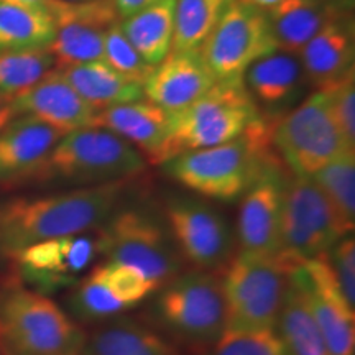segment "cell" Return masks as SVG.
Here are the masks:
<instances>
[{"mask_svg":"<svg viewBox=\"0 0 355 355\" xmlns=\"http://www.w3.org/2000/svg\"><path fill=\"white\" fill-rule=\"evenodd\" d=\"M128 181L81 186L0 204V257L12 259L33 243L99 229L115 212Z\"/></svg>","mask_w":355,"mask_h":355,"instance_id":"6da1fadb","label":"cell"},{"mask_svg":"<svg viewBox=\"0 0 355 355\" xmlns=\"http://www.w3.org/2000/svg\"><path fill=\"white\" fill-rule=\"evenodd\" d=\"M270 145L272 127L260 117L239 139L178 155L165 162V170L199 196L230 202L242 198L266 168L277 163Z\"/></svg>","mask_w":355,"mask_h":355,"instance_id":"7a4b0ae2","label":"cell"},{"mask_svg":"<svg viewBox=\"0 0 355 355\" xmlns=\"http://www.w3.org/2000/svg\"><path fill=\"white\" fill-rule=\"evenodd\" d=\"M86 332L46 295L25 285L0 291V355H79Z\"/></svg>","mask_w":355,"mask_h":355,"instance_id":"3957f363","label":"cell"},{"mask_svg":"<svg viewBox=\"0 0 355 355\" xmlns=\"http://www.w3.org/2000/svg\"><path fill=\"white\" fill-rule=\"evenodd\" d=\"M159 290L153 319L178 343L198 350L209 349L227 329L220 275L183 270Z\"/></svg>","mask_w":355,"mask_h":355,"instance_id":"277c9868","label":"cell"},{"mask_svg":"<svg viewBox=\"0 0 355 355\" xmlns=\"http://www.w3.org/2000/svg\"><path fill=\"white\" fill-rule=\"evenodd\" d=\"M260 117L243 81H217L188 107L171 114L162 163L239 139Z\"/></svg>","mask_w":355,"mask_h":355,"instance_id":"5b68a950","label":"cell"},{"mask_svg":"<svg viewBox=\"0 0 355 355\" xmlns=\"http://www.w3.org/2000/svg\"><path fill=\"white\" fill-rule=\"evenodd\" d=\"M145 166L144 155L128 141L104 128L86 127L61 137L38 180L97 186L130 181Z\"/></svg>","mask_w":355,"mask_h":355,"instance_id":"8992f818","label":"cell"},{"mask_svg":"<svg viewBox=\"0 0 355 355\" xmlns=\"http://www.w3.org/2000/svg\"><path fill=\"white\" fill-rule=\"evenodd\" d=\"M293 265L239 252L220 273L230 331H275Z\"/></svg>","mask_w":355,"mask_h":355,"instance_id":"52a82bcc","label":"cell"},{"mask_svg":"<svg viewBox=\"0 0 355 355\" xmlns=\"http://www.w3.org/2000/svg\"><path fill=\"white\" fill-rule=\"evenodd\" d=\"M347 234L352 230L345 227L313 178L295 175L285 180L279 259L290 265L318 259Z\"/></svg>","mask_w":355,"mask_h":355,"instance_id":"ba28073f","label":"cell"},{"mask_svg":"<svg viewBox=\"0 0 355 355\" xmlns=\"http://www.w3.org/2000/svg\"><path fill=\"white\" fill-rule=\"evenodd\" d=\"M272 144L296 176L311 178L350 150L324 91L306 97L272 127Z\"/></svg>","mask_w":355,"mask_h":355,"instance_id":"9c48e42d","label":"cell"},{"mask_svg":"<svg viewBox=\"0 0 355 355\" xmlns=\"http://www.w3.org/2000/svg\"><path fill=\"white\" fill-rule=\"evenodd\" d=\"M102 257L130 265L152 279L158 290L183 272L184 261L170 230L140 209L114 212L99 227Z\"/></svg>","mask_w":355,"mask_h":355,"instance_id":"30bf717a","label":"cell"},{"mask_svg":"<svg viewBox=\"0 0 355 355\" xmlns=\"http://www.w3.org/2000/svg\"><path fill=\"white\" fill-rule=\"evenodd\" d=\"M275 48L266 12L232 0L199 53L217 81H242L248 66Z\"/></svg>","mask_w":355,"mask_h":355,"instance_id":"8fae6325","label":"cell"},{"mask_svg":"<svg viewBox=\"0 0 355 355\" xmlns=\"http://www.w3.org/2000/svg\"><path fill=\"white\" fill-rule=\"evenodd\" d=\"M168 230L181 259L196 270L220 275L235 255L227 219L196 198H173L165 207Z\"/></svg>","mask_w":355,"mask_h":355,"instance_id":"7c38bea8","label":"cell"},{"mask_svg":"<svg viewBox=\"0 0 355 355\" xmlns=\"http://www.w3.org/2000/svg\"><path fill=\"white\" fill-rule=\"evenodd\" d=\"M101 254V235L96 229L33 243L10 260L26 288L48 296L76 285Z\"/></svg>","mask_w":355,"mask_h":355,"instance_id":"4fadbf2b","label":"cell"},{"mask_svg":"<svg viewBox=\"0 0 355 355\" xmlns=\"http://www.w3.org/2000/svg\"><path fill=\"white\" fill-rule=\"evenodd\" d=\"M48 13L56 26L55 38L48 46L55 58V68L102 61L105 32L119 24L112 0H53Z\"/></svg>","mask_w":355,"mask_h":355,"instance_id":"5bb4252c","label":"cell"},{"mask_svg":"<svg viewBox=\"0 0 355 355\" xmlns=\"http://www.w3.org/2000/svg\"><path fill=\"white\" fill-rule=\"evenodd\" d=\"M290 277L300 286L332 355H355V308L337 285L326 255L293 265Z\"/></svg>","mask_w":355,"mask_h":355,"instance_id":"9a60e30c","label":"cell"},{"mask_svg":"<svg viewBox=\"0 0 355 355\" xmlns=\"http://www.w3.org/2000/svg\"><path fill=\"white\" fill-rule=\"evenodd\" d=\"M283 184L282 166L275 163L243 194L235 232L239 252L261 257L279 254Z\"/></svg>","mask_w":355,"mask_h":355,"instance_id":"2e32d148","label":"cell"},{"mask_svg":"<svg viewBox=\"0 0 355 355\" xmlns=\"http://www.w3.org/2000/svg\"><path fill=\"white\" fill-rule=\"evenodd\" d=\"M242 81L265 121L290 112L309 86L300 56L279 48L248 66Z\"/></svg>","mask_w":355,"mask_h":355,"instance_id":"e0dca14e","label":"cell"},{"mask_svg":"<svg viewBox=\"0 0 355 355\" xmlns=\"http://www.w3.org/2000/svg\"><path fill=\"white\" fill-rule=\"evenodd\" d=\"M349 12L337 8L298 55L306 79L318 91H326L355 69L354 21Z\"/></svg>","mask_w":355,"mask_h":355,"instance_id":"ac0fdd59","label":"cell"},{"mask_svg":"<svg viewBox=\"0 0 355 355\" xmlns=\"http://www.w3.org/2000/svg\"><path fill=\"white\" fill-rule=\"evenodd\" d=\"M12 110L15 117H33L63 135L92 127L97 114L56 68L32 89L12 99Z\"/></svg>","mask_w":355,"mask_h":355,"instance_id":"d6986e66","label":"cell"},{"mask_svg":"<svg viewBox=\"0 0 355 355\" xmlns=\"http://www.w3.org/2000/svg\"><path fill=\"white\" fill-rule=\"evenodd\" d=\"M63 133L33 117H15L0 130V186L38 180Z\"/></svg>","mask_w":355,"mask_h":355,"instance_id":"ffe728a7","label":"cell"},{"mask_svg":"<svg viewBox=\"0 0 355 355\" xmlns=\"http://www.w3.org/2000/svg\"><path fill=\"white\" fill-rule=\"evenodd\" d=\"M217 83L199 51H171L144 84V94L168 112L188 107Z\"/></svg>","mask_w":355,"mask_h":355,"instance_id":"44dd1931","label":"cell"},{"mask_svg":"<svg viewBox=\"0 0 355 355\" xmlns=\"http://www.w3.org/2000/svg\"><path fill=\"white\" fill-rule=\"evenodd\" d=\"M170 125L171 112L145 99L97 110L92 123L128 141L153 163H162Z\"/></svg>","mask_w":355,"mask_h":355,"instance_id":"7402d4cb","label":"cell"},{"mask_svg":"<svg viewBox=\"0 0 355 355\" xmlns=\"http://www.w3.org/2000/svg\"><path fill=\"white\" fill-rule=\"evenodd\" d=\"M79 355H181L162 332L125 314L97 324Z\"/></svg>","mask_w":355,"mask_h":355,"instance_id":"603a6c76","label":"cell"},{"mask_svg":"<svg viewBox=\"0 0 355 355\" xmlns=\"http://www.w3.org/2000/svg\"><path fill=\"white\" fill-rule=\"evenodd\" d=\"M337 8L332 0H282L266 10L275 43L279 50L300 55Z\"/></svg>","mask_w":355,"mask_h":355,"instance_id":"cb8c5ba5","label":"cell"},{"mask_svg":"<svg viewBox=\"0 0 355 355\" xmlns=\"http://www.w3.org/2000/svg\"><path fill=\"white\" fill-rule=\"evenodd\" d=\"M58 69V68H56ZM61 76L96 110L145 99L144 86L123 78L104 61L60 68Z\"/></svg>","mask_w":355,"mask_h":355,"instance_id":"d4e9b609","label":"cell"},{"mask_svg":"<svg viewBox=\"0 0 355 355\" xmlns=\"http://www.w3.org/2000/svg\"><path fill=\"white\" fill-rule=\"evenodd\" d=\"M119 26L146 63L158 66L171 53L175 0H157L140 12L119 20Z\"/></svg>","mask_w":355,"mask_h":355,"instance_id":"484cf974","label":"cell"},{"mask_svg":"<svg viewBox=\"0 0 355 355\" xmlns=\"http://www.w3.org/2000/svg\"><path fill=\"white\" fill-rule=\"evenodd\" d=\"M56 26L43 8L0 3V55L48 48Z\"/></svg>","mask_w":355,"mask_h":355,"instance_id":"4316f807","label":"cell"},{"mask_svg":"<svg viewBox=\"0 0 355 355\" xmlns=\"http://www.w3.org/2000/svg\"><path fill=\"white\" fill-rule=\"evenodd\" d=\"M277 329L291 355H332L290 272Z\"/></svg>","mask_w":355,"mask_h":355,"instance_id":"83f0119b","label":"cell"},{"mask_svg":"<svg viewBox=\"0 0 355 355\" xmlns=\"http://www.w3.org/2000/svg\"><path fill=\"white\" fill-rule=\"evenodd\" d=\"M232 0H175L171 51H199Z\"/></svg>","mask_w":355,"mask_h":355,"instance_id":"f1b7e54d","label":"cell"},{"mask_svg":"<svg viewBox=\"0 0 355 355\" xmlns=\"http://www.w3.org/2000/svg\"><path fill=\"white\" fill-rule=\"evenodd\" d=\"M68 309L84 324H101L125 314L128 308L110 290L99 266L94 265L86 277L71 288Z\"/></svg>","mask_w":355,"mask_h":355,"instance_id":"f546056e","label":"cell"},{"mask_svg":"<svg viewBox=\"0 0 355 355\" xmlns=\"http://www.w3.org/2000/svg\"><path fill=\"white\" fill-rule=\"evenodd\" d=\"M55 69V58L48 48L12 51L0 55V96L15 99L32 89Z\"/></svg>","mask_w":355,"mask_h":355,"instance_id":"4dcf8cb0","label":"cell"},{"mask_svg":"<svg viewBox=\"0 0 355 355\" xmlns=\"http://www.w3.org/2000/svg\"><path fill=\"white\" fill-rule=\"evenodd\" d=\"M349 230L355 224V152H345L311 176Z\"/></svg>","mask_w":355,"mask_h":355,"instance_id":"1f68e13d","label":"cell"},{"mask_svg":"<svg viewBox=\"0 0 355 355\" xmlns=\"http://www.w3.org/2000/svg\"><path fill=\"white\" fill-rule=\"evenodd\" d=\"M102 61L109 68L122 74L123 78L130 79L133 83H139L141 86L155 69V66L146 63L144 58L139 55V51L133 48V44L128 42L119 24L110 26L105 32Z\"/></svg>","mask_w":355,"mask_h":355,"instance_id":"d6a6232c","label":"cell"},{"mask_svg":"<svg viewBox=\"0 0 355 355\" xmlns=\"http://www.w3.org/2000/svg\"><path fill=\"white\" fill-rule=\"evenodd\" d=\"M209 355H291L275 331H230L209 347Z\"/></svg>","mask_w":355,"mask_h":355,"instance_id":"836d02e7","label":"cell"},{"mask_svg":"<svg viewBox=\"0 0 355 355\" xmlns=\"http://www.w3.org/2000/svg\"><path fill=\"white\" fill-rule=\"evenodd\" d=\"M97 266L110 290L128 309L139 306L141 301L158 290L152 279L146 278L144 273L130 265L105 260L104 263H97Z\"/></svg>","mask_w":355,"mask_h":355,"instance_id":"e575fe53","label":"cell"},{"mask_svg":"<svg viewBox=\"0 0 355 355\" xmlns=\"http://www.w3.org/2000/svg\"><path fill=\"white\" fill-rule=\"evenodd\" d=\"M324 92L345 144L350 150H355V73H350Z\"/></svg>","mask_w":355,"mask_h":355,"instance_id":"d590c367","label":"cell"},{"mask_svg":"<svg viewBox=\"0 0 355 355\" xmlns=\"http://www.w3.org/2000/svg\"><path fill=\"white\" fill-rule=\"evenodd\" d=\"M345 301L355 308V239L347 234L326 254Z\"/></svg>","mask_w":355,"mask_h":355,"instance_id":"8d00e7d4","label":"cell"},{"mask_svg":"<svg viewBox=\"0 0 355 355\" xmlns=\"http://www.w3.org/2000/svg\"><path fill=\"white\" fill-rule=\"evenodd\" d=\"M157 0H112L115 12H117L119 20L125 19L128 15L140 12L141 8L152 6Z\"/></svg>","mask_w":355,"mask_h":355,"instance_id":"74e56055","label":"cell"},{"mask_svg":"<svg viewBox=\"0 0 355 355\" xmlns=\"http://www.w3.org/2000/svg\"><path fill=\"white\" fill-rule=\"evenodd\" d=\"M13 119H15V115H13L12 110V101L0 96V130H2L3 127H7Z\"/></svg>","mask_w":355,"mask_h":355,"instance_id":"f35d334b","label":"cell"},{"mask_svg":"<svg viewBox=\"0 0 355 355\" xmlns=\"http://www.w3.org/2000/svg\"><path fill=\"white\" fill-rule=\"evenodd\" d=\"M53 0H0V3H13V6H24V7H35L43 8L48 12Z\"/></svg>","mask_w":355,"mask_h":355,"instance_id":"ab89813d","label":"cell"},{"mask_svg":"<svg viewBox=\"0 0 355 355\" xmlns=\"http://www.w3.org/2000/svg\"><path fill=\"white\" fill-rule=\"evenodd\" d=\"M237 2H242V3H247V6H252V7H257L260 8V10H270V8H273L275 6H278L282 0H237Z\"/></svg>","mask_w":355,"mask_h":355,"instance_id":"60d3db41","label":"cell"},{"mask_svg":"<svg viewBox=\"0 0 355 355\" xmlns=\"http://www.w3.org/2000/svg\"><path fill=\"white\" fill-rule=\"evenodd\" d=\"M339 8H344V10H350L352 8L354 0H332Z\"/></svg>","mask_w":355,"mask_h":355,"instance_id":"b9f144b4","label":"cell"},{"mask_svg":"<svg viewBox=\"0 0 355 355\" xmlns=\"http://www.w3.org/2000/svg\"><path fill=\"white\" fill-rule=\"evenodd\" d=\"M64 2H91V0H64Z\"/></svg>","mask_w":355,"mask_h":355,"instance_id":"7bdbcfd3","label":"cell"}]
</instances>
